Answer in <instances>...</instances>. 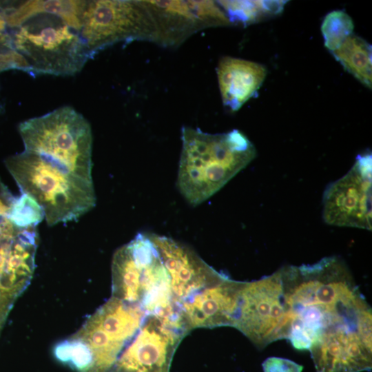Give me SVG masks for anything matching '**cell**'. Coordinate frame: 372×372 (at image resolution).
Returning <instances> with one entry per match:
<instances>
[{"instance_id": "cell-6", "label": "cell", "mask_w": 372, "mask_h": 372, "mask_svg": "<svg viewBox=\"0 0 372 372\" xmlns=\"http://www.w3.org/2000/svg\"><path fill=\"white\" fill-rule=\"evenodd\" d=\"M24 150L92 177V134L89 122L70 106H63L21 123Z\"/></svg>"}, {"instance_id": "cell-5", "label": "cell", "mask_w": 372, "mask_h": 372, "mask_svg": "<svg viewBox=\"0 0 372 372\" xmlns=\"http://www.w3.org/2000/svg\"><path fill=\"white\" fill-rule=\"evenodd\" d=\"M10 34L32 74L73 75L93 57L79 32L54 14L34 15Z\"/></svg>"}, {"instance_id": "cell-16", "label": "cell", "mask_w": 372, "mask_h": 372, "mask_svg": "<svg viewBox=\"0 0 372 372\" xmlns=\"http://www.w3.org/2000/svg\"><path fill=\"white\" fill-rule=\"evenodd\" d=\"M86 3L87 1L79 0L0 1V12L8 28L11 29L20 26L34 15L47 13L59 17L79 32Z\"/></svg>"}, {"instance_id": "cell-17", "label": "cell", "mask_w": 372, "mask_h": 372, "mask_svg": "<svg viewBox=\"0 0 372 372\" xmlns=\"http://www.w3.org/2000/svg\"><path fill=\"white\" fill-rule=\"evenodd\" d=\"M371 45L362 38L351 35L331 52L343 68L364 85L371 88Z\"/></svg>"}, {"instance_id": "cell-10", "label": "cell", "mask_w": 372, "mask_h": 372, "mask_svg": "<svg viewBox=\"0 0 372 372\" xmlns=\"http://www.w3.org/2000/svg\"><path fill=\"white\" fill-rule=\"evenodd\" d=\"M187 333L177 318L148 314L110 372H169L175 351Z\"/></svg>"}, {"instance_id": "cell-19", "label": "cell", "mask_w": 372, "mask_h": 372, "mask_svg": "<svg viewBox=\"0 0 372 372\" xmlns=\"http://www.w3.org/2000/svg\"><path fill=\"white\" fill-rule=\"evenodd\" d=\"M354 28L351 17L342 10L328 13L322 23L324 46L333 52L352 35Z\"/></svg>"}, {"instance_id": "cell-21", "label": "cell", "mask_w": 372, "mask_h": 372, "mask_svg": "<svg viewBox=\"0 0 372 372\" xmlns=\"http://www.w3.org/2000/svg\"><path fill=\"white\" fill-rule=\"evenodd\" d=\"M20 70L30 73L25 59L14 49L0 53V73L8 70Z\"/></svg>"}, {"instance_id": "cell-4", "label": "cell", "mask_w": 372, "mask_h": 372, "mask_svg": "<svg viewBox=\"0 0 372 372\" xmlns=\"http://www.w3.org/2000/svg\"><path fill=\"white\" fill-rule=\"evenodd\" d=\"M112 296L141 307L147 314H178L172 301L170 279L149 233H139L114 253Z\"/></svg>"}, {"instance_id": "cell-22", "label": "cell", "mask_w": 372, "mask_h": 372, "mask_svg": "<svg viewBox=\"0 0 372 372\" xmlns=\"http://www.w3.org/2000/svg\"><path fill=\"white\" fill-rule=\"evenodd\" d=\"M264 372H302L303 366L289 359L270 357L262 363Z\"/></svg>"}, {"instance_id": "cell-9", "label": "cell", "mask_w": 372, "mask_h": 372, "mask_svg": "<svg viewBox=\"0 0 372 372\" xmlns=\"http://www.w3.org/2000/svg\"><path fill=\"white\" fill-rule=\"evenodd\" d=\"M284 309L280 271L243 282L233 327L259 348L281 340Z\"/></svg>"}, {"instance_id": "cell-12", "label": "cell", "mask_w": 372, "mask_h": 372, "mask_svg": "<svg viewBox=\"0 0 372 372\" xmlns=\"http://www.w3.org/2000/svg\"><path fill=\"white\" fill-rule=\"evenodd\" d=\"M157 30V44L176 47L204 29L231 25L214 1H144Z\"/></svg>"}, {"instance_id": "cell-7", "label": "cell", "mask_w": 372, "mask_h": 372, "mask_svg": "<svg viewBox=\"0 0 372 372\" xmlns=\"http://www.w3.org/2000/svg\"><path fill=\"white\" fill-rule=\"evenodd\" d=\"M79 34L94 56L118 43H157V30L144 1H87Z\"/></svg>"}, {"instance_id": "cell-15", "label": "cell", "mask_w": 372, "mask_h": 372, "mask_svg": "<svg viewBox=\"0 0 372 372\" xmlns=\"http://www.w3.org/2000/svg\"><path fill=\"white\" fill-rule=\"evenodd\" d=\"M216 72L223 103L232 111L256 94L267 75L262 64L231 56L220 60Z\"/></svg>"}, {"instance_id": "cell-13", "label": "cell", "mask_w": 372, "mask_h": 372, "mask_svg": "<svg viewBox=\"0 0 372 372\" xmlns=\"http://www.w3.org/2000/svg\"><path fill=\"white\" fill-rule=\"evenodd\" d=\"M170 279L175 308L205 287L220 280L222 274L187 246L166 236L149 233Z\"/></svg>"}, {"instance_id": "cell-14", "label": "cell", "mask_w": 372, "mask_h": 372, "mask_svg": "<svg viewBox=\"0 0 372 372\" xmlns=\"http://www.w3.org/2000/svg\"><path fill=\"white\" fill-rule=\"evenodd\" d=\"M242 285L225 275L179 304L177 310L187 331L232 327Z\"/></svg>"}, {"instance_id": "cell-2", "label": "cell", "mask_w": 372, "mask_h": 372, "mask_svg": "<svg viewBox=\"0 0 372 372\" xmlns=\"http://www.w3.org/2000/svg\"><path fill=\"white\" fill-rule=\"evenodd\" d=\"M181 139L177 185L194 206L218 192L256 156L252 143L238 130L210 134L184 126Z\"/></svg>"}, {"instance_id": "cell-1", "label": "cell", "mask_w": 372, "mask_h": 372, "mask_svg": "<svg viewBox=\"0 0 372 372\" xmlns=\"http://www.w3.org/2000/svg\"><path fill=\"white\" fill-rule=\"evenodd\" d=\"M282 339L309 350L317 372H353L371 358V309L345 263L328 257L279 269Z\"/></svg>"}, {"instance_id": "cell-23", "label": "cell", "mask_w": 372, "mask_h": 372, "mask_svg": "<svg viewBox=\"0 0 372 372\" xmlns=\"http://www.w3.org/2000/svg\"><path fill=\"white\" fill-rule=\"evenodd\" d=\"M7 29H8V26H7L6 22L0 12V32H8Z\"/></svg>"}, {"instance_id": "cell-3", "label": "cell", "mask_w": 372, "mask_h": 372, "mask_svg": "<svg viewBox=\"0 0 372 372\" xmlns=\"http://www.w3.org/2000/svg\"><path fill=\"white\" fill-rule=\"evenodd\" d=\"M147 316L141 307L112 296L54 354L78 372H110Z\"/></svg>"}, {"instance_id": "cell-11", "label": "cell", "mask_w": 372, "mask_h": 372, "mask_svg": "<svg viewBox=\"0 0 372 372\" xmlns=\"http://www.w3.org/2000/svg\"><path fill=\"white\" fill-rule=\"evenodd\" d=\"M371 153L359 154L346 174L331 183L322 199V218L329 225L371 230Z\"/></svg>"}, {"instance_id": "cell-20", "label": "cell", "mask_w": 372, "mask_h": 372, "mask_svg": "<svg viewBox=\"0 0 372 372\" xmlns=\"http://www.w3.org/2000/svg\"><path fill=\"white\" fill-rule=\"evenodd\" d=\"M8 219L17 227H36L45 218L41 206L30 195L21 193L14 198L8 214Z\"/></svg>"}, {"instance_id": "cell-8", "label": "cell", "mask_w": 372, "mask_h": 372, "mask_svg": "<svg viewBox=\"0 0 372 372\" xmlns=\"http://www.w3.org/2000/svg\"><path fill=\"white\" fill-rule=\"evenodd\" d=\"M5 165L25 192L47 203H63L95 195L93 180L66 167L23 150L7 158Z\"/></svg>"}, {"instance_id": "cell-18", "label": "cell", "mask_w": 372, "mask_h": 372, "mask_svg": "<svg viewBox=\"0 0 372 372\" xmlns=\"http://www.w3.org/2000/svg\"><path fill=\"white\" fill-rule=\"evenodd\" d=\"M287 1H217L231 24L249 25L282 13Z\"/></svg>"}]
</instances>
